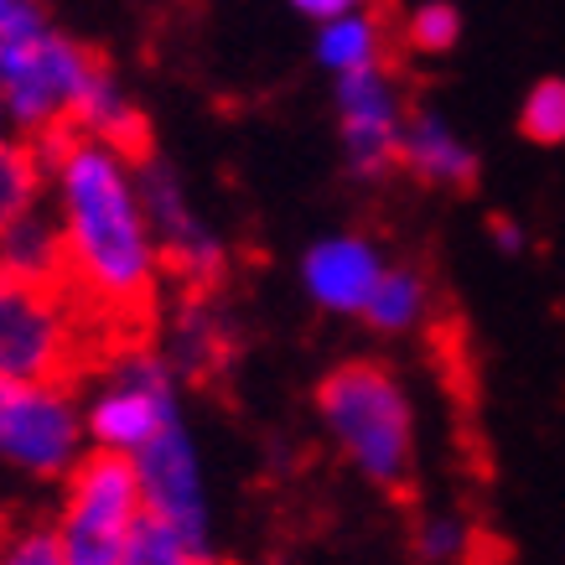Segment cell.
Listing matches in <instances>:
<instances>
[{"label":"cell","instance_id":"6da1fadb","mask_svg":"<svg viewBox=\"0 0 565 565\" xmlns=\"http://www.w3.org/2000/svg\"><path fill=\"white\" fill-rule=\"evenodd\" d=\"M42 146L47 198L63 239V275L88 307L109 317H136L156 301L161 286V249L140 203L136 156L109 140L63 130Z\"/></svg>","mask_w":565,"mask_h":565},{"label":"cell","instance_id":"7a4b0ae2","mask_svg":"<svg viewBox=\"0 0 565 565\" xmlns=\"http://www.w3.org/2000/svg\"><path fill=\"white\" fill-rule=\"evenodd\" d=\"M317 420L332 451L379 493H405L420 457V411L411 384L379 359H343L327 369L317 394Z\"/></svg>","mask_w":565,"mask_h":565},{"label":"cell","instance_id":"3957f363","mask_svg":"<svg viewBox=\"0 0 565 565\" xmlns=\"http://www.w3.org/2000/svg\"><path fill=\"white\" fill-rule=\"evenodd\" d=\"M99 68V57L78 36L63 32L57 21L11 42L0 52V104H6L11 130L21 140H52L73 130V115H78Z\"/></svg>","mask_w":565,"mask_h":565},{"label":"cell","instance_id":"277c9868","mask_svg":"<svg viewBox=\"0 0 565 565\" xmlns=\"http://www.w3.org/2000/svg\"><path fill=\"white\" fill-rule=\"evenodd\" d=\"M172 420H182V379L161 348H120L84 394V426L94 451L136 457Z\"/></svg>","mask_w":565,"mask_h":565},{"label":"cell","instance_id":"5b68a950","mask_svg":"<svg viewBox=\"0 0 565 565\" xmlns=\"http://www.w3.org/2000/svg\"><path fill=\"white\" fill-rule=\"evenodd\" d=\"M88 451L84 399L63 379L0 384V467L26 482H63Z\"/></svg>","mask_w":565,"mask_h":565},{"label":"cell","instance_id":"8992f818","mask_svg":"<svg viewBox=\"0 0 565 565\" xmlns=\"http://www.w3.org/2000/svg\"><path fill=\"white\" fill-rule=\"evenodd\" d=\"M140 519L146 509H140V482L130 457L88 451L63 478V509L52 519V534L68 565H120V550Z\"/></svg>","mask_w":565,"mask_h":565},{"label":"cell","instance_id":"52a82bcc","mask_svg":"<svg viewBox=\"0 0 565 565\" xmlns=\"http://www.w3.org/2000/svg\"><path fill=\"white\" fill-rule=\"evenodd\" d=\"M78 359V317L57 286L0 270V384L68 379Z\"/></svg>","mask_w":565,"mask_h":565},{"label":"cell","instance_id":"ba28073f","mask_svg":"<svg viewBox=\"0 0 565 565\" xmlns=\"http://www.w3.org/2000/svg\"><path fill=\"white\" fill-rule=\"evenodd\" d=\"M130 467H136L146 519L167 524V530L182 534L192 550L213 555V493H207L203 446L192 436L188 415L172 420L167 430H156L151 441L130 457Z\"/></svg>","mask_w":565,"mask_h":565},{"label":"cell","instance_id":"9c48e42d","mask_svg":"<svg viewBox=\"0 0 565 565\" xmlns=\"http://www.w3.org/2000/svg\"><path fill=\"white\" fill-rule=\"evenodd\" d=\"M136 182H140L146 218H151L156 249H161V265L182 286H192V291H213L223 280V270H228V244L198 213L182 172L172 161H161V156H136Z\"/></svg>","mask_w":565,"mask_h":565},{"label":"cell","instance_id":"30bf717a","mask_svg":"<svg viewBox=\"0 0 565 565\" xmlns=\"http://www.w3.org/2000/svg\"><path fill=\"white\" fill-rule=\"evenodd\" d=\"M332 115H338V146H343L348 177L384 182L399 172V130H405L411 99L394 84L390 68L332 78Z\"/></svg>","mask_w":565,"mask_h":565},{"label":"cell","instance_id":"8fae6325","mask_svg":"<svg viewBox=\"0 0 565 565\" xmlns=\"http://www.w3.org/2000/svg\"><path fill=\"white\" fill-rule=\"evenodd\" d=\"M384 265L390 259H384L374 234H363V228H332V234H322V239H311L301 249L296 280H301V296L317 311L359 322L379 286V275H384Z\"/></svg>","mask_w":565,"mask_h":565},{"label":"cell","instance_id":"7c38bea8","mask_svg":"<svg viewBox=\"0 0 565 565\" xmlns=\"http://www.w3.org/2000/svg\"><path fill=\"white\" fill-rule=\"evenodd\" d=\"M399 172L430 192H472L482 161L472 140L430 104H411L405 130H399Z\"/></svg>","mask_w":565,"mask_h":565},{"label":"cell","instance_id":"4fadbf2b","mask_svg":"<svg viewBox=\"0 0 565 565\" xmlns=\"http://www.w3.org/2000/svg\"><path fill=\"white\" fill-rule=\"evenodd\" d=\"M311 57H317V68H322L327 78L384 68V63H390V32H384V21H379L374 6H359V11H343V17H332V21H317Z\"/></svg>","mask_w":565,"mask_h":565},{"label":"cell","instance_id":"5bb4252c","mask_svg":"<svg viewBox=\"0 0 565 565\" xmlns=\"http://www.w3.org/2000/svg\"><path fill=\"white\" fill-rule=\"evenodd\" d=\"M167 363L177 369V379H207L228 359V322L223 311L207 301L203 291H192L182 307L172 311V327H167Z\"/></svg>","mask_w":565,"mask_h":565},{"label":"cell","instance_id":"9a60e30c","mask_svg":"<svg viewBox=\"0 0 565 565\" xmlns=\"http://www.w3.org/2000/svg\"><path fill=\"white\" fill-rule=\"evenodd\" d=\"M426 317H430L426 270H415V265H384V275H379V286L359 322L369 332H379V338H411V332L426 327Z\"/></svg>","mask_w":565,"mask_h":565},{"label":"cell","instance_id":"2e32d148","mask_svg":"<svg viewBox=\"0 0 565 565\" xmlns=\"http://www.w3.org/2000/svg\"><path fill=\"white\" fill-rule=\"evenodd\" d=\"M0 270L36 286H57L63 275V239H57V218L52 207H32L17 223L0 228Z\"/></svg>","mask_w":565,"mask_h":565},{"label":"cell","instance_id":"e0dca14e","mask_svg":"<svg viewBox=\"0 0 565 565\" xmlns=\"http://www.w3.org/2000/svg\"><path fill=\"white\" fill-rule=\"evenodd\" d=\"M73 130H78V136H94V140H109V146H120V151H140V140H146L140 104L130 99V88L109 68L94 73V84H88L84 104H78V115H73Z\"/></svg>","mask_w":565,"mask_h":565},{"label":"cell","instance_id":"ac0fdd59","mask_svg":"<svg viewBox=\"0 0 565 565\" xmlns=\"http://www.w3.org/2000/svg\"><path fill=\"white\" fill-rule=\"evenodd\" d=\"M47 198V167H42V146L36 140H0V228L17 223L21 213L42 207Z\"/></svg>","mask_w":565,"mask_h":565},{"label":"cell","instance_id":"d6986e66","mask_svg":"<svg viewBox=\"0 0 565 565\" xmlns=\"http://www.w3.org/2000/svg\"><path fill=\"white\" fill-rule=\"evenodd\" d=\"M519 136L530 140V146H565V78L561 73H545V78H534L530 94L519 99Z\"/></svg>","mask_w":565,"mask_h":565},{"label":"cell","instance_id":"ffe728a7","mask_svg":"<svg viewBox=\"0 0 565 565\" xmlns=\"http://www.w3.org/2000/svg\"><path fill=\"white\" fill-rule=\"evenodd\" d=\"M462 42V11L451 0H420L405 17V47L420 57H446Z\"/></svg>","mask_w":565,"mask_h":565},{"label":"cell","instance_id":"44dd1931","mask_svg":"<svg viewBox=\"0 0 565 565\" xmlns=\"http://www.w3.org/2000/svg\"><path fill=\"white\" fill-rule=\"evenodd\" d=\"M120 565H213V555L203 550H192L182 534H172L167 524H156V519H140L136 534L125 540L120 550Z\"/></svg>","mask_w":565,"mask_h":565},{"label":"cell","instance_id":"7402d4cb","mask_svg":"<svg viewBox=\"0 0 565 565\" xmlns=\"http://www.w3.org/2000/svg\"><path fill=\"white\" fill-rule=\"evenodd\" d=\"M411 550L420 565H462L472 550V524L462 514H426L411 534Z\"/></svg>","mask_w":565,"mask_h":565},{"label":"cell","instance_id":"603a6c76","mask_svg":"<svg viewBox=\"0 0 565 565\" xmlns=\"http://www.w3.org/2000/svg\"><path fill=\"white\" fill-rule=\"evenodd\" d=\"M0 565H68L52 524H21L0 534Z\"/></svg>","mask_w":565,"mask_h":565},{"label":"cell","instance_id":"cb8c5ba5","mask_svg":"<svg viewBox=\"0 0 565 565\" xmlns=\"http://www.w3.org/2000/svg\"><path fill=\"white\" fill-rule=\"evenodd\" d=\"M47 21H52V11L42 0H0V52L11 47V42H21V36L42 32Z\"/></svg>","mask_w":565,"mask_h":565},{"label":"cell","instance_id":"d4e9b609","mask_svg":"<svg viewBox=\"0 0 565 565\" xmlns=\"http://www.w3.org/2000/svg\"><path fill=\"white\" fill-rule=\"evenodd\" d=\"M488 244H493L503 259H514L530 249V228H524L514 213H488Z\"/></svg>","mask_w":565,"mask_h":565},{"label":"cell","instance_id":"484cf974","mask_svg":"<svg viewBox=\"0 0 565 565\" xmlns=\"http://www.w3.org/2000/svg\"><path fill=\"white\" fill-rule=\"evenodd\" d=\"M359 6H369V0H291V11L296 17H307L311 26H317V21L343 17V11H359Z\"/></svg>","mask_w":565,"mask_h":565},{"label":"cell","instance_id":"4316f807","mask_svg":"<svg viewBox=\"0 0 565 565\" xmlns=\"http://www.w3.org/2000/svg\"><path fill=\"white\" fill-rule=\"evenodd\" d=\"M17 130H11V120H6V104H0V140H11Z\"/></svg>","mask_w":565,"mask_h":565},{"label":"cell","instance_id":"83f0119b","mask_svg":"<svg viewBox=\"0 0 565 565\" xmlns=\"http://www.w3.org/2000/svg\"><path fill=\"white\" fill-rule=\"evenodd\" d=\"M0 534H6V530H0Z\"/></svg>","mask_w":565,"mask_h":565}]
</instances>
